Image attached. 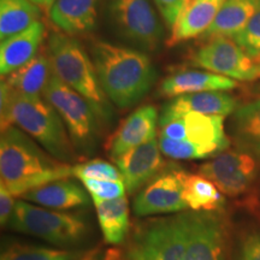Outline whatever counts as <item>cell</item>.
I'll use <instances>...</instances> for the list:
<instances>
[{"label":"cell","mask_w":260,"mask_h":260,"mask_svg":"<svg viewBox=\"0 0 260 260\" xmlns=\"http://www.w3.org/2000/svg\"><path fill=\"white\" fill-rule=\"evenodd\" d=\"M71 176L74 167L46 153L18 126L2 130L0 177L12 195L21 198L35 188Z\"/></svg>","instance_id":"cell-1"},{"label":"cell","mask_w":260,"mask_h":260,"mask_svg":"<svg viewBox=\"0 0 260 260\" xmlns=\"http://www.w3.org/2000/svg\"><path fill=\"white\" fill-rule=\"evenodd\" d=\"M93 59L104 93L121 109L138 104L157 79L151 59L134 48L98 41L93 47Z\"/></svg>","instance_id":"cell-2"},{"label":"cell","mask_w":260,"mask_h":260,"mask_svg":"<svg viewBox=\"0 0 260 260\" xmlns=\"http://www.w3.org/2000/svg\"><path fill=\"white\" fill-rule=\"evenodd\" d=\"M17 125L47 153L65 164L76 161V148L57 110L41 96L22 95L2 83V130Z\"/></svg>","instance_id":"cell-3"},{"label":"cell","mask_w":260,"mask_h":260,"mask_svg":"<svg viewBox=\"0 0 260 260\" xmlns=\"http://www.w3.org/2000/svg\"><path fill=\"white\" fill-rule=\"evenodd\" d=\"M47 56L54 76L86 98L103 121H109L111 109L107 96L100 86L95 67L80 42L64 32H53L48 39Z\"/></svg>","instance_id":"cell-4"},{"label":"cell","mask_w":260,"mask_h":260,"mask_svg":"<svg viewBox=\"0 0 260 260\" xmlns=\"http://www.w3.org/2000/svg\"><path fill=\"white\" fill-rule=\"evenodd\" d=\"M42 95L60 115L76 151L84 155L92 154L104 122L92 104L54 75Z\"/></svg>","instance_id":"cell-5"},{"label":"cell","mask_w":260,"mask_h":260,"mask_svg":"<svg viewBox=\"0 0 260 260\" xmlns=\"http://www.w3.org/2000/svg\"><path fill=\"white\" fill-rule=\"evenodd\" d=\"M6 228L58 246L74 245L87 234L86 220L79 214L42 209L25 200L16 201Z\"/></svg>","instance_id":"cell-6"},{"label":"cell","mask_w":260,"mask_h":260,"mask_svg":"<svg viewBox=\"0 0 260 260\" xmlns=\"http://www.w3.org/2000/svg\"><path fill=\"white\" fill-rule=\"evenodd\" d=\"M110 19L118 35L147 52L157 51L164 28L151 0H107Z\"/></svg>","instance_id":"cell-7"},{"label":"cell","mask_w":260,"mask_h":260,"mask_svg":"<svg viewBox=\"0 0 260 260\" xmlns=\"http://www.w3.org/2000/svg\"><path fill=\"white\" fill-rule=\"evenodd\" d=\"M126 260H186V233L181 213L155 220L136 234Z\"/></svg>","instance_id":"cell-8"},{"label":"cell","mask_w":260,"mask_h":260,"mask_svg":"<svg viewBox=\"0 0 260 260\" xmlns=\"http://www.w3.org/2000/svg\"><path fill=\"white\" fill-rule=\"evenodd\" d=\"M191 63L236 81L260 79V63L230 38H213L191 56Z\"/></svg>","instance_id":"cell-9"},{"label":"cell","mask_w":260,"mask_h":260,"mask_svg":"<svg viewBox=\"0 0 260 260\" xmlns=\"http://www.w3.org/2000/svg\"><path fill=\"white\" fill-rule=\"evenodd\" d=\"M256 171V159L239 149L222 152L199 168V175L228 197L246 193L255 180Z\"/></svg>","instance_id":"cell-10"},{"label":"cell","mask_w":260,"mask_h":260,"mask_svg":"<svg viewBox=\"0 0 260 260\" xmlns=\"http://www.w3.org/2000/svg\"><path fill=\"white\" fill-rule=\"evenodd\" d=\"M187 175L183 171H167L157 175L136 195L133 203L134 213L139 217H147L186 210L188 206L183 193Z\"/></svg>","instance_id":"cell-11"},{"label":"cell","mask_w":260,"mask_h":260,"mask_svg":"<svg viewBox=\"0 0 260 260\" xmlns=\"http://www.w3.org/2000/svg\"><path fill=\"white\" fill-rule=\"evenodd\" d=\"M186 260H223L224 226L214 212H182Z\"/></svg>","instance_id":"cell-12"},{"label":"cell","mask_w":260,"mask_h":260,"mask_svg":"<svg viewBox=\"0 0 260 260\" xmlns=\"http://www.w3.org/2000/svg\"><path fill=\"white\" fill-rule=\"evenodd\" d=\"M115 162L121 171L126 193L134 194L157 176L162 164L157 138L125 152Z\"/></svg>","instance_id":"cell-13"},{"label":"cell","mask_w":260,"mask_h":260,"mask_svg":"<svg viewBox=\"0 0 260 260\" xmlns=\"http://www.w3.org/2000/svg\"><path fill=\"white\" fill-rule=\"evenodd\" d=\"M236 109L237 100L232 94L223 90L186 94L177 96L164 107L159 118V125L180 118L189 112L225 117L235 112Z\"/></svg>","instance_id":"cell-14"},{"label":"cell","mask_w":260,"mask_h":260,"mask_svg":"<svg viewBox=\"0 0 260 260\" xmlns=\"http://www.w3.org/2000/svg\"><path fill=\"white\" fill-rule=\"evenodd\" d=\"M158 117V111L154 106L147 105L135 110L110 139V157L116 160L130 149L157 138Z\"/></svg>","instance_id":"cell-15"},{"label":"cell","mask_w":260,"mask_h":260,"mask_svg":"<svg viewBox=\"0 0 260 260\" xmlns=\"http://www.w3.org/2000/svg\"><path fill=\"white\" fill-rule=\"evenodd\" d=\"M99 0H56L48 8V17L64 34H86L95 28Z\"/></svg>","instance_id":"cell-16"},{"label":"cell","mask_w":260,"mask_h":260,"mask_svg":"<svg viewBox=\"0 0 260 260\" xmlns=\"http://www.w3.org/2000/svg\"><path fill=\"white\" fill-rule=\"evenodd\" d=\"M180 118L186 126V140L197 145L206 157L222 153L229 147L230 140L224 132V117L189 112Z\"/></svg>","instance_id":"cell-17"},{"label":"cell","mask_w":260,"mask_h":260,"mask_svg":"<svg viewBox=\"0 0 260 260\" xmlns=\"http://www.w3.org/2000/svg\"><path fill=\"white\" fill-rule=\"evenodd\" d=\"M45 37V25L35 22L25 30L12 35L0 45V74L8 76L37 56Z\"/></svg>","instance_id":"cell-18"},{"label":"cell","mask_w":260,"mask_h":260,"mask_svg":"<svg viewBox=\"0 0 260 260\" xmlns=\"http://www.w3.org/2000/svg\"><path fill=\"white\" fill-rule=\"evenodd\" d=\"M88 191L70 178L44 184L22 195V199L53 210H73L89 204Z\"/></svg>","instance_id":"cell-19"},{"label":"cell","mask_w":260,"mask_h":260,"mask_svg":"<svg viewBox=\"0 0 260 260\" xmlns=\"http://www.w3.org/2000/svg\"><path fill=\"white\" fill-rule=\"evenodd\" d=\"M237 87L235 80L211 71L187 70L171 75L162 81L161 94L167 96H181L186 94L214 92L234 89Z\"/></svg>","instance_id":"cell-20"},{"label":"cell","mask_w":260,"mask_h":260,"mask_svg":"<svg viewBox=\"0 0 260 260\" xmlns=\"http://www.w3.org/2000/svg\"><path fill=\"white\" fill-rule=\"evenodd\" d=\"M224 2L225 0H195L171 29L168 46H175L198 35H204L212 25Z\"/></svg>","instance_id":"cell-21"},{"label":"cell","mask_w":260,"mask_h":260,"mask_svg":"<svg viewBox=\"0 0 260 260\" xmlns=\"http://www.w3.org/2000/svg\"><path fill=\"white\" fill-rule=\"evenodd\" d=\"M230 132L236 148L260 161V98L237 107Z\"/></svg>","instance_id":"cell-22"},{"label":"cell","mask_w":260,"mask_h":260,"mask_svg":"<svg viewBox=\"0 0 260 260\" xmlns=\"http://www.w3.org/2000/svg\"><path fill=\"white\" fill-rule=\"evenodd\" d=\"M53 75L47 53H38L23 67L6 76L4 83L12 92L29 96H41Z\"/></svg>","instance_id":"cell-23"},{"label":"cell","mask_w":260,"mask_h":260,"mask_svg":"<svg viewBox=\"0 0 260 260\" xmlns=\"http://www.w3.org/2000/svg\"><path fill=\"white\" fill-rule=\"evenodd\" d=\"M260 0H225L204 38H234L239 34L259 8Z\"/></svg>","instance_id":"cell-24"},{"label":"cell","mask_w":260,"mask_h":260,"mask_svg":"<svg viewBox=\"0 0 260 260\" xmlns=\"http://www.w3.org/2000/svg\"><path fill=\"white\" fill-rule=\"evenodd\" d=\"M104 240L111 245L124 241L129 230V205L125 197L113 200L92 199Z\"/></svg>","instance_id":"cell-25"},{"label":"cell","mask_w":260,"mask_h":260,"mask_svg":"<svg viewBox=\"0 0 260 260\" xmlns=\"http://www.w3.org/2000/svg\"><path fill=\"white\" fill-rule=\"evenodd\" d=\"M38 21H40V10L31 0H0L2 41L25 30Z\"/></svg>","instance_id":"cell-26"},{"label":"cell","mask_w":260,"mask_h":260,"mask_svg":"<svg viewBox=\"0 0 260 260\" xmlns=\"http://www.w3.org/2000/svg\"><path fill=\"white\" fill-rule=\"evenodd\" d=\"M184 201L193 211L214 212L224 206V198L218 188L201 175H187L184 182Z\"/></svg>","instance_id":"cell-27"},{"label":"cell","mask_w":260,"mask_h":260,"mask_svg":"<svg viewBox=\"0 0 260 260\" xmlns=\"http://www.w3.org/2000/svg\"><path fill=\"white\" fill-rule=\"evenodd\" d=\"M79 252L63 251L45 246L14 243L4 249L0 260H77Z\"/></svg>","instance_id":"cell-28"},{"label":"cell","mask_w":260,"mask_h":260,"mask_svg":"<svg viewBox=\"0 0 260 260\" xmlns=\"http://www.w3.org/2000/svg\"><path fill=\"white\" fill-rule=\"evenodd\" d=\"M74 176L79 178L87 177L95 178V180L123 181L119 169L103 159H92L89 161L75 165Z\"/></svg>","instance_id":"cell-29"},{"label":"cell","mask_w":260,"mask_h":260,"mask_svg":"<svg viewBox=\"0 0 260 260\" xmlns=\"http://www.w3.org/2000/svg\"><path fill=\"white\" fill-rule=\"evenodd\" d=\"M233 39L249 57L260 63V5L246 27Z\"/></svg>","instance_id":"cell-30"},{"label":"cell","mask_w":260,"mask_h":260,"mask_svg":"<svg viewBox=\"0 0 260 260\" xmlns=\"http://www.w3.org/2000/svg\"><path fill=\"white\" fill-rule=\"evenodd\" d=\"M81 183L90 194L92 199L113 200L124 197L126 191L124 182L112 180H95V178H80Z\"/></svg>","instance_id":"cell-31"},{"label":"cell","mask_w":260,"mask_h":260,"mask_svg":"<svg viewBox=\"0 0 260 260\" xmlns=\"http://www.w3.org/2000/svg\"><path fill=\"white\" fill-rule=\"evenodd\" d=\"M159 146H160L161 153L172 159H204L207 158L206 154L200 147L191 144L187 140H172L165 136L159 135Z\"/></svg>","instance_id":"cell-32"},{"label":"cell","mask_w":260,"mask_h":260,"mask_svg":"<svg viewBox=\"0 0 260 260\" xmlns=\"http://www.w3.org/2000/svg\"><path fill=\"white\" fill-rule=\"evenodd\" d=\"M183 2L184 0H154L165 23L171 29L175 27L178 17H180Z\"/></svg>","instance_id":"cell-33"},{"label":"cell","mask_w":260,"mask_h":260,"mask_svg":"<svg viewBox=\"0 0 260 260\" xmlns=\"http://www.w3.org/2000/svg\"><path fill=\"white\" fill-rule=\"evenodd\" d=\"M236 260H260V232L245 237Z\"/></svg>","instance_id":"cell-34"},{"label":"cell","mask_w":260,"mask_h":260,"mask_svg":"<svg viewBox=\"0 0 260 260\" xmlns=\"http://www.w3.org/2000/svg\"><path fill=\"white\" fill-rule=\"evenodd\" d=\"M15 195L10 193L4 184H0V222L3 226L8 225L12 213H14L16 201Z\"/></svg>","instance_id":"cell-35"},{"label":"cell","mask_w":260,"mask_h":260,"mask_svg":"<svg viewBox=\"0 0 260 260\" xmlns=\"http://www.w3.org/2000/svg\"><path fill=\"white\" fill-rule=\"evenodd\" d=\"M34 2L38 6H42V8H50V6L53 4L56 0H31Z\"/></svg>","instance_id":"cell-36"}]
</instances>
